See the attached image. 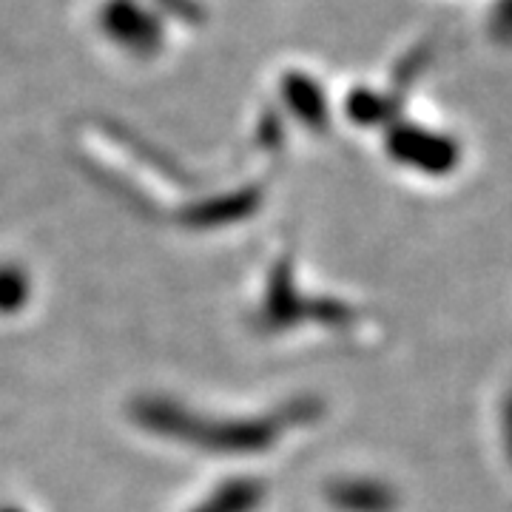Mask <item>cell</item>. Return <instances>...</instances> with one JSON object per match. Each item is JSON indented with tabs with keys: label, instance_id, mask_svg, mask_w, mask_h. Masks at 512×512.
Returning a JSON list of instances; mask_svg holds the SVG:
<instances>
[{
	"label": "cell",
	"instance_id": "obj_1",
	"mask_svg": "<svg viewBox=\"0 0 512 512\" xmlns=\"http://www.w3.org/2000/svg\"><path fill=\"white\" fill-rule=\"evenodd\" d=\"M339 501H345V507L356 512H393L396 507V495L390 487L382 484H359V487H350V490H339Z\"/></svg>",
	"mask_w": 512,
	"mask_h": 512
},
{
	"label": "cell",
	"instance_id": "obj_2",
	"mask_svg": "<svg viewBox=\"0 0 512 512\" xmlns=\"http://www.w3.org/2000/svg\"><path fill=\"white\" fill-rule=\"evenodd\" d=\"M504 444H507V456L512 461V393L504 402Z\"/></svg>",
	"mask_w": 512,
	"mask_h": 512
}]
</instances>
